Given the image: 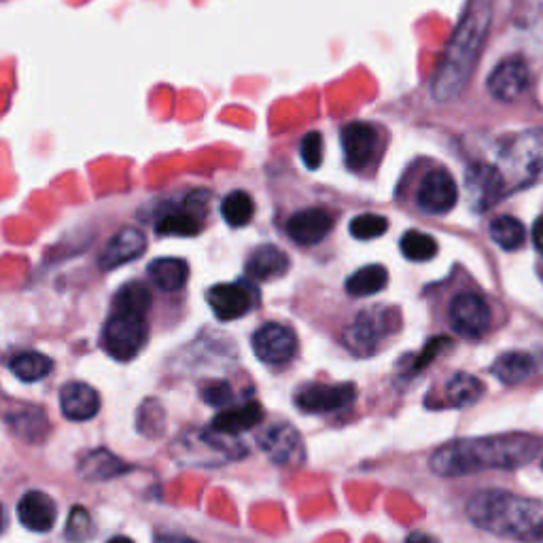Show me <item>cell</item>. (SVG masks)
Here are the masks:
<instances>
[{"label":"cell","instance_id":"obj_1","mask_svg":"<svg viewBox=\"0 0 543 543\" xmlns=\"http://www.w3.org/2000/svg\"><path fill=\"white\" fill-rule=\"evenodd\" d=\"M541 450V442L527 433H503L457 440L433 452L429 467L435 476L461 478L486 469H518L531 463Z\"/></svg>","mask_w":543,"mask_h":543},{"label":"cell","instance_id":"obj_2","mask_svg":"<svg viewBox=\"0 0 543 543\" xmlns=\"http://www.w3.org/2000/svg\"><path fill=\"white\" fill-rule=\"evenodd\" d=\"M490 7L493 0H469L463 20L446 45L431 81V94L437 102L457 100L469 85L490 30Z\"/></svg>","mask_w":543,"mask_h":543},{"label":"cell","instance_id":"obj_3","mask_svg":"<svg viewBox=\"0 0 543 543\" xmlns=\"http://www.w3.org/2000/svg\"><path fill=\"white\" fill-rule=\"evenodd\" d=\"M467 518L497 537L543 541V503L507 490H480L467 501Z\"/></svg>","mask_w":543,"mask_h":543},{"label":"cell","instance_id":"obj_4","mask_svg":"<svg viewBox=\"0 0 543 543\" xmlns=\"http://www.w3.org/2000/svg\"><path fill=\"white\" fill-rule=\"evenodd\" d=\"M151 293L143 283H128L113 300V312L102 329V348L115 361H132L147 340Z\"/></svg>","mask_w":543,"mask_h":543},{"label":"cell","instance_id":"obj_5","mask_svg":"<svg viewBox=\"0 0 543 543\" xmlns=\"http://www.w3.org/2000/svg\"><path fill=\"white\" fill-rule=\"evenodd\" d=\"M236 435H227L215 431L213 427L206 431H191L177 444V457L187 465H221L227 461H236L247 454Z\"/></svg>","mask_w":543,"mask_h":543},{"label":"cell","instance_id":"obj_6","mask_svg":"<svg viewBox=\"0 0 543 543\" xmlns=\"http://www.w3.org/2000/svg\"><path fill=\"white\" fill-rule=\"evenodd\" d=\"M395 329H399V312L376 306L357 314V319L344 329L342 344L357 357H370Z\"/></svg>","mask_w":543,"mask_h":543},{"label":"cell","instance_id":"obj_7","mask_svg":"<svg viewBox=\"0 0 543 543\" xmlns=\"http://www.w3.org/2000/svg\"><path fill=\"white\" fill-rule=\"evenodd\" d=\"M357 397V387L353 382L342 384H323V382H306L297 389L293 401L300 412L306 414H327L350 406Z\"/></svg>","mask_w":543,"mask_h":543},{"label":"cell","instance_id":"obj_8","mask_svg":"<svg viewBox=\"0 0 543 543\" xmlns=\"http://www.w3.org/2000/svg\"><path fill=\"white\" fill-rule=\"evenodd\" d=\"M206 302L219 321H236L247 317L253 308H257L259 293L249 280H236V283L210 287Z\"/></svg>","mask_w":543,"mask_h":543},{"label":"cell","instance_id":"obj_9","mask_svg":"<svg viewBox=\"0 0 543 543\" xmlns=\"http://www.w3.org/2000/svg\"><path fill=\"white\" fill-rule=\"evenodd\" d=\"M257 444L268 454V459L280 467H300L306 461L302 435L287 423L266 427L259 433Z\"/></svg>","mask_w":543,"mask_h":543},{"label":"cell","instance_id":"obj_10","mask_svg":"<svg viewBox=\"0 0 543 543\" xmlns=\"http://www.w3.org/2000/svg\"><path fill=\"white\" fill-rule=\"evenodd\" d=\"M448 321L459 336L476 340L490 327V306L478 293H459L450 302Z\"/></svg>","mask_w":543,"mask_h":543},{"label":"cell","instance_id":"obj_11","mask_svg":"<svg viewBox=\"0 0 543 543\" xmlns=\"http://www.w3.org/2000/svg\"><path fill=\"white\" fill-rule=\"evenodd\" d=\"M253 350L261 363L283 365L297 353V336L287 325L266 323L253 334Z\"/></svg>","mask_w":543,"mask_h":543},{"label":"cell","instance_id":"obj_12","mask_svg":"<svg viewBox=\"0 0 543 543\" xmlns=\"http://www.w3.org/2000/svg\"><path fill=\"white\" fill-rule=\"evenodd\" d=\"M459 187L448 170H431L418 187L416 204L427 215H446L457 206Z\"/></svg>","mask_w":543,"mask_h":543},{"label":"cell","instance_id":"obj_13","mask_svg":"<svg viewBox=\"0 0 543 543\" xmlns=\"http://www.w3.org/2000/svg\"><path fill=\"white\" fill-rule=\"evenodd\" d=\"M514 177L520 185L543 181V132H529L514 140L507 151Z\"/></svg>","mask_w":543,"mask_h":543},{"label":"cell","instance_id":"obj_14","mask_svg":"<svg viewBox=\"0 0 543 543\" xmlns=\"http://www.w3.org/2000/svg\"><path fill=\"white\" fill-rule=\"evenodd\" d=\"M342 149H344V162L350 170H363L370 166L378 145V132L372 124L365 121H353L342 128Z\"/></svg>","mask_w":543,"mask_h":543},{"label":"cell","instance_id":"obj_15","mask_svg":"<svg viewBox=\"0 0 543 543\" xmlns=\"http://www.w3.org/2000/svg\"><path fill=\"white\" fill-rule=\"evenodd\" d=\"M531 83L529 66L520 58H510L501 62L488 77V92L499 102L518 100Z\"/></svg>","mask_w":543,"mask_h":543},{"label":"cell","instance_id":"obj_16","mask_svg":"<svg viewBox=\"0 0 543 543\" xmlns=\"http://www.w3.org/2000/svg\"><path fill=\"white\" fill-rule=\"evenodd\" d=\"M334 215L325 208H304L295 213L287 221V234L289 238L300 244V247H312V244L323 242L334 230Z\"/></svg>","mask_w":543,"mask_h":543},{"label":"cell","instance_id":"obj_17","mask_svg":"<svg viewBox=\"0 0 543 543\" xmlns=\"http://www.w3.org/2000/svg\"><path fill=\"white\" fill-rule=\"evenodd\" d=\"M147 249V236L136 230V227H124L117 232L107 247L102 249V255L98 259V266L102 272H111L119 266H126L130 261L138 259Z\"/></svg>","mask_w":543,"mask_h":543},{"label":"cell","instance_id":"obj_18","mask_svg":"<svg viewBox=\"0 0 543 543\" xmlns=\"http://www.w3.org/2000/svg\"><path fill=\"white\" fill-rule=\"evenodd\" d=\"M17 520L24 529L32 533H47L54 529L58 520L56 501L43 490H28L22 499L17 501Z\"/></svg>","mask_w":543,"mask_h":543},{"label":"cell","instance_id":"obj_19","mask_svg":"<svg viewBox=\"0 0 543 543\" xmlns=\"http://www.w3.org/2000/svg\"><path fill=\"white\" fill-rule=\"evenodd\" d=\"M62 414L73 423H85L100 412V395L85 382H68L60 391Z\"/></svg>","mask_w":543,"mask_h":543},{"label":"cell","instance_id":"obj_20","mask_svg":"<svg viewBox=\"0 0 543 543\" xmlns=\"http://www.w3.org/2000/svg\"><path fill=\"white\" fill-rule=\"evenodd\" d=\"M469 200L476 210H488L503 196V174L490 166H474L467 174Z\"/></svg>","mask_w":543,"mask_h":543},{"label":"cell","instance_id":"obj_21","mask_svg":"<svg viewBox=\"0 0 543 543\" xmlns=\"http://www.w3.org/2000/svg\"><path fill=\"white\" fill-rule=\"evenodd\" d=\"M289 266L291 261L283 249H278L276 244H261L249 255L244 270L255 280H274L285 276Z\"/></svg>","mask_w":543,"mask_h":543},{"label":"cell","instance_id":"obj_22","mask_svg":"<svg viewBox=\"0 0 543 543\" xmlns=\"http://www.w3.org/2000/svg\"><path fill=\"white\" fill-rule=\"evenodd\" d=\"M128 469H130V465H126L119 457H115V454H111L109 450H104V448L83 454V457L79 459V465H77L79 476L85 480H92V482L113 480L121 474H126Z\"/></svg>","mask_w":543,"mask_h":543},{"label":"cell","instance_id":"obj_23","mask_svg":"<svg viewBox=\"0 0 543 543\" xmlns=\"http://www.w3.org/2000/svg\"><path fill=\"white\" fill-rule=\"evenodd\" d=\"M261 420H264V410H261V404L259 401H249V404H244L240 408L219 412L213 418L210 427H213L215 431L227 433V435H240L244 431L257 427Z\"/></svg>","mask_w":543,"mask_h":543},{"label":"cell","instance_id":"obj_24","mask_svg":"<svg viewBox=\"0 0 543 543\" xmlns=\"http://www.w3.org/2000/svg\"><path fill=\"white\" fill-rule=\"evenodd\" d=\"M149 278L153 280V285L160 291H181L189 278V266L187 261L177 259V257H160L153 259L149 268Z\"/></svg>","mask_w":543,"mask_h":543},{"label":"cell","instance_id":"obj_25","mask_svg":"<svg viewBox=\"0 0 543 543\" xmlns=\"http://www.w3.org/2000/svg\"><path fill=\"white\" fill-rule=\"evenodd\" d=\"M7 423L15 435L24 437V440H28L30 444L41 442L49 431L45 412L41 408H32V406H28L24 410H15L13 414H9Z\"/></svg>","mask_w":543,"mask_h":543},{"label":"cell","instance_id":"obj_26","mask_svg":"<svg viewBox=\"0 0 543 543\" xmlns=\"http://www.w3.org/2000/svg\"><path fill=\"white\" fill-rule=\"evenodd\" d=\"M490 370L503 384H520L535 374V361L527 353H505Z\"/></svg>","mask_w":543,"mask_h":543},{"label":"cell","instance_id":"obj_27","mask_svg":"<svg viewBox=\"0 0 543 543\" xmlns=\"http://www.w3.org/2000/svg\"><path fill=\"white\" fill-rule=\"evenodd\" d=\"M9 370L22 382H39L54 370V361L37 350H26L9 361Z\"/></svg>","mask_w":543,"mask_h":543},{"label":"cell","instance_id":"obj_28","mask_svg":"<svg viewBox=\"0 0 543 543\" xmlns=\"http://www.w3.org/2000/svg\"><path fill=\"white\" fill-rule=\"evenodd\" d=\"M389 283V272L384 266H365L346 280V293L353 297H370L380 293Z\"/></svg>","mask_w":543,"mask_h":543},{"label":"cell","instance_id":"obj_29","mask_svg":"<svg viewBox=\"0 0 543 543\" xmlns=\"http://www.w3.org/2000/svg\"><path fill=\"white\" fill-rule=\"evenodd\" d=\"M484 395V384L471 374H454L446 384V399L452 408L476 404Z\"/></svg>","mask_w":543,"mask_h":543},{"label":"cell","instance_id":"obj_30","mask_svg":"<svg viewBox=\"0 0 543 543\" xmlns=\"http://www.w3.org/2000/svg\"><path fill=\"white\" fill-rule=\"evenodd\" d=\"M221 215L230 227H244L255 215V202L247 191H232L221 202Z\"/></svg>","mask_w":543,"mask_h":543},{"label":"cell","instance_id":"obj_31","mask_svg":"<svg viewBox=\"0 0 543 543\" xmlns=\"http://www.w3.org/2000/svg\"><path fill=\"white\" fill-rule=\"evenodd\" d=\"M490 238H493L503 251H516L524 244V225L510 215L497 217L490 223Z\"/></svg>","mask_w":543,"mask_h":543},{"label":"cell","instance_id":"obj_32","mask_svg":"<svg viewBox=\"0 0 543 543\" xmlns=\"http://www.w3.org/2000/svg\"><path fill=\"white\" fill-rule=\"evenodd\" d=\"M157 234L160 236H183L191 238L198 236L202 230V223L194 213H187V210H177V213L164 215L160 221H157Z\"/></svg>","mask_w":543,"mask_h":543},{"label":"cell","instance_id":"obj_33","mask_svg":"<svg viewBox=\"0 0 543 543\" xmlns=\"http://www.w3.org/2000/svg\"><path fill=\"white\" fill-rule=\"evenodd\" d=\"M399 249H401V255H404L406 259L420 264V261H431L437 255V242L433 236H429L425 232L410 230L401 236Z\"/></svg>","mask_w":543,"mask_h":543},{"label":"cell","instance_id":"obj_34","mask_svg":"<svg viewBox=\"0 0 543 543\" xmlns=\"http://www.w3.org/2000/svg\"><path fill=\"white\" fill-rule=\"evenodd\" d=\"M389 230V219L382 215H374V213H363L359 217H355L348 225V232L357 240H374L380 238L382 234H387Z\"/></svg>","mask_w":543,"mask_h":543},{"label":"cell","instance_id":"obj_35","mask_svg":"<svg viewBox=\"0 0 543 543\" xmlns=\"http://www.w3.org/2000/svg\"><path fill=\"white\" fill-rule=\"evenodd\" d=\"M94 535V522L90 512L85 510V507L77 505L73 507V512H70V518L66 522V537L68 539H87Z\"/></svg>","mask_w":543,"mask_h":543},{"label":"cell","instance_id":"obj_36","mask_svg":"<svg viewBox=\"0 0 543 543\" xmlns=\"http://www.w3.org/2000/svg\"><path fill=\"white\" fill-rule=\"evenodd\" d=\"M300 153H302V162L306 164L308 170H319L321 162H323V138L319 132H310L302 138L300 145Z\"/></svg>","mask_w":543,"mask_h":543},{"label":"cell","instance_id":"obj_37","mask_svg":"<svg viewBox=\"0 0 543 543\" xmlns=\"http://www.w3.org/2000/svg\"><path fill=\"white\" fill-rule=\"evenodd\" d=\"M202 399L215 408H225L232 401V387L223 380L208 382L202 387Z\"/></svg>","mask_w":543,"mask_h":543},{"label":"cell","instance_id":"obj_38","mask_svg":"<svg viewBox=\"0 0 543 543\" xmlns=\"http://www.w3.org/2000/svg\"><path fill=\"white\" fill-rule=\"evenodd\" d=\"M533 242L537 251L543 255V215L535 221V227H533Z\"/></svg>","mask_w":543,"mask_h":543}]
</instances>
